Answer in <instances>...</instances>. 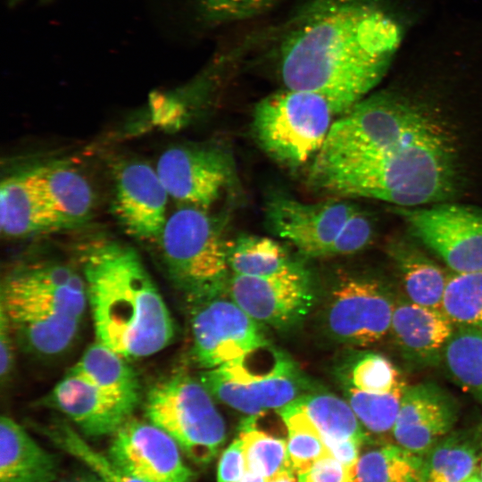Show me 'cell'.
<instances>
[{
    "mask_svg": "<svg viewBox=\"0 0 482 482\" xmlns=\"http://www.w3.org/2000/svg\"><path fill=\"white\" fill-rule=\"evenodd\" d=\"M37 429L57 448L83 462L104 482H142L129 475L108 454H104L92 447L70 424L55 420Z\"/></svg>",
    "mask_w": 482,
    "mask_h": 482,
    "instance_id": "cell-32",
    "label": "cell"
},
{
    "mask_svg": "<svg viewBox=\"0 0 482 482\" xmlns=\"http://www.w3.org/2000/svg\"><path fill=\"white\" fill-rule=\"evenodd\" d=\"M201 381L214 397L249 415L280 409L304 395L298 371L285 356L264 367L235 361L206 370Z\"/></svg>",
    "mask_w": 482,
    "mask_h": 482,
    "instance_id": "cell-10",
    "label": "cell"
},
{
    "mask_svg": "<svg viewBox=\"0 0 482 482\" xmlns=\"http://www.w3.org/2000/svg\"><path fill=\"white\" fill-rule=\"evenodd\" d=\"M46 204L72 227L91 214L95 194L87 179L66 164H46L27 170Z\"/></svg>",
    "mask_w": 482,
    "mask_h": 482,
    "instance_id": "cell-23",
    "label": "cell"
},
{
    "mask_svg": "<svg viewBox=\"0 0 482 482\" xmlns=\"http://www.w3.org/2000/svg\"><path fill=\"white\" fill-rule=\"evenodd\" d=\"M193 305V359L204 370L237 361L269 345L261 324L220 295Z\"/></svg>",
    "mask_w": 482,
    "mask_h": 482,
    "instance_id": "cell-11",
    "label": "cell"
},
{
    "mask_svg": "<svg viewBox=\"0 0 482 482\" xmlns=\"http://www.w3.org/2000/svg\"><path fill=\"white\" fill-rule=\"evenodd\" d=\"M157 243L169 278L192 304L220 295L228 286L229 245L207 210L178 209Z\"/></svg>",
    "mask_w": 482,
    "mask_h": 482,
    "instance_id": "cell-6",
    "label": "cell"
},
{
    "mask_svg": "<svg viewBox=\"0 0 482 482\" xmlns=\"http://www.w3.org/2000/svg\"><path fill=\"white\" fill-rule=\"evenodd\" d=\"M314 186L345 197L384 201L397 207L442 203L456 192L453 144L438 123L376 154L311 171Z\"/></svg>",
    "mask_w": 482,
    "mask_h": 482,
    "instance_id": "cell-3",
    "label": "cell"
},
{
    "mask_svg": "<svg viewBox=\"0 0 482 482\" xmlns=\"http://www.w3.org/2000/svg\"><path fill=\"white\" fill-rule=\"evenodd\" d=\"M267 482H296V478L295 471L292 469H287L275 474Z\"/></svg>",
    "mask_w": 482,
    "mask_h": 482,
    "instance_id": "cell-44",
    "label": "cell"
},
{
    "mask_svg": "<svg viewBox=\"0 0 482 482\" xmlns=\"http://www.w3.org/2000/svg\"><path fill=\"white\" fill-rule=\"evenodd\" d=\"M357 209L345 201L304 203L277 194L266 204L265 221L274 235L291 243L301 253L328 256Z\"/></svg>",
    "mask_w": 482,
    "mask_h": 482,
    "instance_id": "cell-12",
    "label": "cell"
},
{
    "mask_svg": "<svg viewBox=\"0 0 482 482\" xmlns=\"http://www.w3.org/2000/svg\"><path fill=\"white\" fill-rule=\"evenodd\" d=\"M457 400L434 382H421L405 388L393 437L403 448L423 456L449 434L459 418Z\"/></svg>",
    "mask_w": 482,
    "mask_h": 482,
    "instance_id": "cell-18",
    "label": "cell"
},
{
    "mask_svg": "<svg viewBox=\"0 0 482 482\" xmlns=\"http://www.w3.org/2000/svg\"><path fill=\"white\" fill-rule=\"evenodd\" d=\"M60 482H104L95 473L87 472L79 475H75L69 478L63 479Z\"/></svg>",
    "mask_w": 482,
    "mask_h": 482,
    "instance_id": "cell-43",
    "label": "cell"
},
{
    "mask_svg": "<svg viewBox=\"0 0 482 482\" xmlns=\"http://www.w3.org/2000/svg\"><path fill=\"white\" fill-rule=\"evenodd\" d=\"M228 290L230 299L252 319L277 328L299 321L312 302L308 273L300 262L268 277L233 273Z\"/></svg>",
    "mask_w": 482,
    "mask_h": 482,
    "instance_id": "cell-14",
    "label": "cell"
},
{
    "mask_svg": "<svg viewBox=\"0 0 482 482\" xmlns=\"http://www.w3.org/2000/svg\"><path fill=\"white\" fill-rule=\"evenodd\" d=\"M14 335L4 313L0 310V378L4 385L11 378L14 365Z\"/></svg>",
    "mask_w": 482,
    "mask_h": 482,
    "instance_id": "cell-42",
    "label": "cell"
},
{
    "mask_svg": "<svg viewBox=\"0 0 482 482\" xmlns=\"http://www.w3.org/2000/svg\"><path fill=\"white\" fill-rule=\"evenodd\" d=\"M81 273L97 342L128 360L170 344V312L132 247L114 241L93 245L82 255Z\"/></svg>",
    "mask_w": 482,
    "mask_h": 482,
    "instance_id": "cell-2",
    "label": "cell"
},
{
    "mask_svg": "<svg viewBox=\"0 0 482 482\" xmlns=\"http://www.w3.org/2000/svg\"><path fill=\"white\" fill-rule=\"evenodd\" d=\"M278 412L288 431V460L295 472H308L319 460L332 455L320 431L295 400Z\"/></svg>",
    "mask_w": 482,
    "mask_h": 482,
    "instance_id": "cell-31",
    "label": "cell"
},
{
    "mask_svg": "<svg viewBox=\"0 0 482 482\" xmlns=\"http://www.w3.org/2000/svg\"><path fill=\"white\" fill-rule=\"evenodd\" d=\"M295 402L304 410L323 436L336 439L370 442L349 403L325 393L303 395Z\"/></svg>",
    "mask_w": 482,
    "mask_h": 482,
    "instance_id": "cell-30",
    "label": "cell"
},
{
    "mask_svg": "<svg viewBox=\"0 0 482 482\" xmlns=\"http://www.w3.org/2000/svg\"><path fill=\"white\" fill-rule=\"evenodd\" d=\"M297 263L282 245L270 237L242 235L229 245V265L235 274L268 277Z\"/></svg>",
    "mask_w": 482,
    "mask_h": 482,
    "instance_id": "cell-27",
    "label": "cell"
},
{
    "mask_svg": "<svg viewBox=\"0 0 482 482\" xmlns=\"http://www.w3.org/2000/svg\"><path fill=\"white\" fill-rule=\"evenodd\" d=\"M298 482H312V481L309 479L307 473L304 472V473L298 474Z\"/></svg>",
    "mask_w": 482,
    "mask_h": 482,
    "instance_id": "cell-46",
    "label": "cell"
},
{
    "mask_svg": "<svg viewBox=\"0 0 482 482\" xmlns=\"http://www.w3.org/2000/svg\"><path fill=\"white\" fill-rule=\"evenodd\" d=\"M57 457L43 448L16 420H0V482H54Z\"/></svg>",
    "mask_w": 482,
    "mask_h": 482,
    "instance_id": "cell-22",
    "label": "cell"
},
{
    "mask_svg": "<svg viewBox=\"0 0 482 482\" xmlns=\"http://www.w3.org/2000/svg\"><path fill=\"white\" fill-rule=\"evenodd\" d=\"M0 310L21 349L54 358L75 341L87 296L81 272L54 261L24 263L12 270L1 287Z\"/></svg>",
    "mask_w": 482,
    "mask_h": 482,
    "instance_id": "cell-4",
    "label": "cell"
},
{
    "mask_svg": "<svg viewBox=\"0 0 482 482\" xmlns=\"http://www.w3.org/2000/svg\"><path fill=\"white\" fill-rule=\"evenodd\" d=\"M396 300L382 281L348 278L333 290L327 323L336 339L355 346H369L389 334Z\"/></svg>",
    "mask_w": 482,
    "mask_h": 482,
    "instance_id": "cell-13",
    "label": "cell"
},
{
    "mask_svg": "<svg viewBox=\"0 0 482 482\" xmlns=\"http://www.w3.org/2000/svg\"><path fill=\"white\" fill-rule=\"evenodd\" d=\"M350 385L370 394L403 392L408 386L397 367L376 353H365L357 358L350 371Z\"/></svg>",
    "mask_w": 482,
    "mask_h": 482,
    "instance_id": "cell-36",
    "label": "cell"
},
{
    "mask_svg": "<svg viewBox=\"0 0 482 482\" xmlns=\"http://www.w3.org/2000/svg\"><path fill=\"white\" fill-rule=\"evenodd\" d=\"M25 0H10V4L11 5H16L21 2H24ZM40 2H46V1H50V0H38Z\"/></svg>",
    "mask_w": 482,
    "mask_h": 482,
    "instance_id": "cell-48",
    "label": "cell"
},
{
    "mask_svg": "<svg viewBox=\"0 0 482 482\" xmlns=\"http://www.w3.org/2000/svg\"><path fill=\"white\" fill-rule=\"evenodd\" d=\"M246 471L245 457L240 438L223 452L218 465L217 482H237Z\"/></svg>",
    "mask_w": 482,
    "mask_h": 482,
    "instance_id": "cell-39",
    "label": "cell"
},
{
    "mask_svg": "<svg viewBox=\"0 0 482 482\" xmlns=\"http://www.w3.org/2000/svg\"><path fill=\"white\" fill-rule=\"evenodd\" d=\"M256 418L257 415H252L243 422L239 438L243 445L246 470L269 479L282 470L292 469L287 444L281 438L257 429Z\"/></svg>",
    "mask_w": 482,
    "mask_h": 482,
    "instance_id": "cell-34",
    "label": "cell"
},
{
    "mask_svg": "<svg viewBox=\"0 0 482 482\" xmlns=\"http://www.w3.org/2000/svg\"><path fill=\"white\" fill-rule=\"evenodd\" d=\"M406 29L387 0H307L278 37L277 70L285 87L317 94L342 115L384 79Z\"/></svg>",
    "mask_w": 482,
    "mask_h": 482,
    "instance_id": "cell-1",
    "label": "cell"
},
{
    "mask_svg": "<svg viewBox=\"0 0 482 482\" xmlns=\"http://www.w3.org/2000/svg\"><path fill=\"white\" fill-rule=\"evenodd\" d=\"M155 169L170 197L204 210L220 198L232 177L229 158L205 147H170L161 154Z\"/></svg>",
    "mask_w": 482,
    "mask_h": 482,
    "instance_id": "cell-16",
    "label": "cell"
},
{
    "mask_svg": "<svg viewBox=\"0 0 482 482\" xmlns=\"http://www.w3.org/2000/svg\"><path fill=\"white\" fill-rule=\"evenodd\" d=\"M456 326L442 311L407 298L394 308L389 334L401 358L413 369L437 366Z\"/></svg>",
    "mask_w": 482,
    "mask_h": 482,
    "instance_id": "cell-20",
    "label": "cell"
},
{
    "mask_svg": "<svg viewBox=\"0 0 482 482\" xmlns=\"http://www.w3.org/2000/svg\"><path fill=\"white\" fill-rule=\"evenodd\" d=\"M392 212L453 272L482 270V208L442 202Z\"/></svg>",
    "mask_w": 482,
    "mask_h": 482,
    "instance_id": "cell-9",
    "label": "cell"
},
{
    "mask_svg": "<svg viewBox=\"0 0 482 482\" xmlns=\"http://www.w3.org/2000/svg\"><path fill=\"white\" fill-rule=\"evenodd\" d=\"M374 227L370 217L357 209L350 217L337 240L331 255H346L366 247L373 237Z\"/></svg>",
    "mask_w": 482,
    "mask_h": 482,
    "instance_id": "cell-38",
    "label": "cell"
},
{
    "mask_svg": "<svg viewBox=\"0 0 482 482\" xmlns=\"http://www.w3.org/2000/svg\"><path fill=\"white\" fill-rule=\"evenodd\" d=\"M267 480L268 479L263 476L246 470L245 474L237 482H267Z\"/></svg>",
    "mask_w": 482,
    "mask_h": 482,
    "instance_id": "cell-45",
    "label": "cell"
},
{
    "mask_svg": "<svg viewBox=\"0 0 482 482\" xmlns=\"http://www.w3.org/2000/svg\"><path fill=\"white\" fill-rule=\"evenodd\" d=\"M145 415L198 465L208 464L226 438L225 424L211 393L186 373L170 375L150 388Z\"/></svg>",
    "mask_w": 482,
    "mask_h": 482,
    "instance_id": "cell-8",
    "label": "cell"
},
{
    "mask_svg": "<svg viewBox=\"0 0 482 482\" xmlns=\"http://www.w3.org/2000/svg\"><path fill=\"white\" fill-rule=\"evenodd\" d=\"M437 124L399 94L383 91L367 96L332 123L311 171L376 154Z\"/></svg>",
    "mask_w": 482,
    "mask_h": 482,
    "instance_id": "cell-5",
    "label": "cell"
},
{
    "mask_svg": "<svg viewBox=\"0 0 482 482\" xmlns=\"http://www.w3.org/2000/svg\"><path fill=\"white\" fill-rule=\"evenodd\" d=\"M479 475H480V478L482 479V456H481V461H480Z\"/></svg>",
    "mask_w": 482,
    "mask_h": 482,
    "instance_id": "cell-49",
    "label": "cell"
},
{
    "mask_svg": "<svg viewBox=\"0 0 482 482\" xmlns=\"http://www.w3.org/2000/svg\"><path fill=\"white\" fill-rule=\"evenodd\" d=\"M482 424L452 430L423 455L420 482H465L479 472Z\"/></svg>",
    "mask_w": 482,
    "mask_h": 482,
    "instance_id": "cell-24",
    "label": "cell"
},
{
    "mask_svg": "<svg viewBox=\"0 0 482 482\" xmlns=\"http://www.w3.org/2000/svg\"><path fill=\"white\" fill-rule=\"evenodd\" d=\"M42 402L92 437L112 436L137 408L69 370Z\"/></svg>",
    "mask_w": 482,
    "mask_h": 482,
    "instance_id": "cell-19",
    "label": "cell"
},
{
    "mask_svg": "<svg viewBox=\"0 0 482 482\" xmlns=\"http://www.w3.org/2000/svg\"><path fill=\"white\" fill-rule=\"evenodd\" d=\"M1 232L18 238L68 228L46 204L27 171L4 179L0 186Z\"/></svg>",
    "mask_w": 482,
    "mask_h": 482,
    "instance_id": "cell-21",
    "label": "cell"
},
{
    "mask_svg": "<svg viewBox=\"0 0 482 482\" xmlns=\"http://www.w3.org/2000/svg\"><path fill=\"white\" fill-rule=\"evenodd\" d=\"M169 196L156 169L146 162L129 161L115 170L112 212L129 236L157 242L167 222Z\"/></svg>",
    "mask_w": 482,
    "mask_h": 482,
    "instance_id": "cell-17",
    "label": "cell"
},
{
    "mask_svg": "<svg viewBox=\"0 0 482 482\" xmlns=\"http://www.w3.org/2000/svg\"><path fill=\"white\" fill-rule=\"evenodd\" d=\"M442 311L456 327L482 329V270L447 274Z\"/></svg>",
    "mask_w": 482,
    "mask_h": 482,
    "instance_id": "cell-33",
    "label": "cell"
},
{
    "mask_svg": "<svg viewBox=\"0 0 482 482\" xmlns=\"http://www.w3.org/2000/svg\"><path fill=\"white\" fill-rule=\"evenodd\" d=\"M423 456L398 444H386L359 458L356 482H420Z\"/></svg>",
    "mask_w": 482,
    "mask_h": 482,
    "instance_id": "cell-29",
    "label": "cell"
},
{
    "mask_svg": "<svg viewBox=\"0 0 482 482\" xmlns=\"http://www.w3.org/2000/svg\"><path fill=\"white\" fill-rule=\"evenodd\" d=\"M181 453L165 431L132 417L112 436L107 454L142 482H191L193 473Z\"/></svg>",
    "mask_w": 482,
    "mask_h": 482,
    "instance_id": "cell-15",
    "label": "cell"
},
{
    "mask_svg": "<svg viewBox=\"0 0 482 482\" xmlns=\"http://www.w3.org/2000/svg\"><path fill=\"white\" fill-rule=\"evenodd\" d=\"M399 274L407 299L417 304L442 309L447 274L417 245L393 239L386 247Z\"/></svg>",
    "mask_w": 482,
    "mask_h": 482,
    "instance_id": "cell-25",
    "label": "cell"
},
{
    "mask_svg": "<svg viewBox=\"0 0 482 482\" xmlns=\"http://www.w3.org/2000/svg\"><path fill=\"white\" fill-rule=\"evenodd\" d=\"M403 392L370 394L349 386L347 397L366 430L377 436H385L393 432Z\"/></svg>",
    "mask_w": 482,
    "mask_h": 482,
    "instance_id": "cell-35",
    "label": "cell"
},
{
    "mask_svg": "<svg viewBox=\"0 0 482 482\" xmlns=\"http://www.w3.org/2000/svg\"><path fill=\"white\" fill-rule=\"evenodd\" d=\"M333 115L322 96L285 87L256 104L253 130L258 145L270 158L297 169L320 150Z\"/></svg>",
    "mask_w": 482,
    "mask_h": 482,
    "instance_id": "cell-7",
    "label": "cell"
},
{
    "mask_svg": "<svg viewBox=\"0 0 482 482\" xmlns=\"http://www.w3.org/2000/svg\"><path fill=\"white\" fill-rule=\"evenodd\" d=\"M306 473L312 482H356L355 476L332 455L319 460Z\"/></svg>",
    "mask_w": 482,
    "mask_h": 482,
    "instance_id": "cell-40",
    "label": "cell"
},
{
    "mask_svg": "<svg viewBox=\"0 0 482 482\" xmlns=\"http://www.w3.org/2000/svg\"><path fill=\"white\" fill-rule=\"evenodd\" d=\"M465 482H482V479L480 478V475H479V472H478L477 474L473 475L471 478H470L468 480H466Z\"/></svg>",
    "mask_w": 482,
    "mask_h": 482,
    "instance_id": "cell-47",
    "label": "cell"
},
{
    "mask_svg": "<svg viewBox=\"0 0 482 482\" xmlns=\"http://www.w3.org/2000/svg\"><path fill=\"white\" fill-rule=\"evenodd\" d=\"M321 436L333 457L355 476L360 449L363 444L354 439H336Z\"/></svg>",
    "mask_w": 482,
    "mask_h": 482,
    "instance_id": "cell-41",
    "label": "cell"
},
{
    "mask_svg": "<svg viewBox=\"0 0 482 482\" xmlns=\"http://www.w3.org/2000/svg\"><path fill=\"white\" fill-rule=\"evenodd\" d=\"M69 371L120 400L135 406L139 403V380L128 359L97 341L87 348Z\"/></svg>",
    "mask_w": 482,
    "mask_h": 482,
    "instance_id": "cell-26",
    "label": "cell"
},
{
    "mask_svg": "<svg viewBox=\"0 0 482 482\" xmlns=\"http://www.w3.org/2000/svg\"><path fill=\"white\" fill-rule=\"evenodd\" d=\"M442 362L453 380L482 405V329L456 327Z\"/></svg>",
    "mask_w": 482,
    "mask_h": 482,
    "instance_id": "cell-28",
    "label": "cell"
},
{
    "mask_svg": "<svg viewBox=\"0 0 482 482\" xmlns=\"http://www.w3.org/2000/svg\"><path fill=\"white\" fill-rule=\"evenodd\" d=\"M281 0H195L200 19L210 25H223L257 18L271 11Z\"/></svg>",
    "mask_w": 482,
    "mask_h": 482,
    "instance_id": "cell-37",
    "label": "cell"
}]
</instances>
